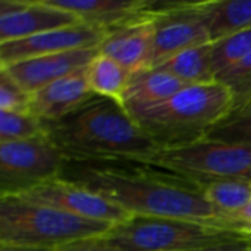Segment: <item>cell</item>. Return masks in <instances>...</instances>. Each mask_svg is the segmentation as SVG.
Wrapping results in <instances>:
<instances>
[{
    "instance_id": "cell-14",
    "label": "cell",
    "mask_w": 251,
    "mask_h": 251,
    "mask_svg": "<svg viewBox=\"0 0 251 251\" xmlns=\"http://www.w3.org/2000/svg\"><path fill=\"white\" fill-rule=\"evenodd\" d=\"M93 96L87 68H82L34 93L31 113L43 122L57 121L81 107Z\"/></svg>"
},
{
    "instance_id": "cell-4",
    "label": "cell",
    "mask_w": 251,
    "mask_h": 251,
    "mask_svg": "<svg viewBox=\"0 0 251 251\" xmlns=\"http://www.w3.org/2000/svg\"><path fill=\"white\" fill-rule=\"evenodd\" d=\"M112 226L18 197H0V244L57 249L104 235Z\"/></svg>"
},
{
    "instance_id": "cell-19",
    "label": "cell",
    "mask_w": 251,
    "mask_h": 251,
    "mask_svg": "<svg viewBox=\"0 0 251 251\" xmlns=\"http://www.w3.org/2000/svg\"><path fill=\"white\" fill-rule=\"evenodd\" d=\"M131 75L132 72L100 53L87 66V78L93 94L113 99L121 103L129 85Z\"/></svg>"
},
{
    "instance_id": "cell-7",
    "label": "cell",
    "mask_w": 251,
    "mask_h": 251,
    "mask_svg": "<svg viewBox=\"0 0 251 251\" xmlns=\"http://www.w3.org/2000/svg\"><path fill=\"white\" fill-rule=\"evenodd\" d=\"M68 157L46 137L0 143L1 196H13L59 178Z\"/></svg>"
},
{
    "instance_id": "cell-20",
    "label": "cell",
    "mask_w": 251,
    "mask_h": 251,
    "mask_svg": "<svg viewBox=\"0 0 251 251\" xmlns=\"http://www.w3.org/2000/svg\"><path fill=\"white\" fill-rule=\"evenodd\" d=\"M210 206L231 224L237 231L235 216L251 200V182L249 181H212L201 185ZM241 234V232H240Z\"/></svg>"
},
{
    "instance_id": "cell-2",
    "label": "cell",
    "mask_w": 251,
    "mask_h": 251,
    "mask_svg": "<svg viewBox=\"0 0 251 251\" xmlns=\"http://www.w3.org/2000/svg\"><path fill=\"white\" fill-rule=\"evenodd\" d=\"M47 138L68 159L146 160L160 147L118 100L93 96L69 115L43 122Z\"/></svg>"
},
{
    "instance_id": "cell-5",
    "label": "cell",
    "mask_w": 251,
    "mask_h": 251,
    "mask_svg": "<svg viewBox=\"0 0 251 251\" xmlns=\"http://www.w3.org/2000/svg\"><path fill=\"white\" fill-rule=\"evenodd\" d=\"M103 237L121 251H185L250 238L209 224L156 216H131Z\"/></svg>"
},
{
    "instance_id": "cell-13",
    "label": "cell",
    "mask_w": 251,
    "mask_h": 251,
    "mask_svg": "<svg viewBox=\"0 0 251 251\" xmlns=\"http://www.w3.org/2000/svg\"><path fill=\"white\" fill-rule=\"evenodd\" d=\"M51 6L76 15L82 22L97 25L106 32L134 22L150 19L157 1L147 0H46Z\"/></svg>"
},
{
    "instance_id": "cell-12",
    "label": "cell",
    "mask_w": 251,
    "mask_h": 251,
    "mask_svg": "<svg viewBox=\"0 0 251 251\" xmlns=\"http://www.w3.org/2000/svg\"><path fill=\"white\" fill-rule=\"evenodd\" d=\"M97 54L99 49L72 50L15 62L0 66V69L6 71L22 88L34 94L53 81L87 68Z\"/></svg>"
},
{
    "instance_id": "cell-11",
    "label": "cell",
    "mask_w": 251,
    "mask_h": 251,
    "mask_svg": "<svg viewBox=\"0 0 251 251\" xmlns=\"http://www.w3.org/2000/svg\"><path fill=\"white\" fill-rule=\"evenodd\" d=\"M82 22L76 15L46 0H1L0 43L28 38L41 32Z\"/></svg>"
},
{
    "instance_id": "cell-29",
    "label": "cell",
    "mask_w": 251,
    "mask_h": 251,
    "mask_svg": "<svg viewBox=\"0 0 251 251\" xmlns=\"http://www.w3.org/2000/svg\"><path fill=\"white\" fill-rule=\"evenodd\" d=\"M0 251H57L51 247H31V246H16V244H0Z\"/></svg>"
},
{
    "instance_id": "cell-27",
    "label": "cell",
    "mask_w": 251,
    "mask_h": 251,
    "mask_svg": "<svg viewBox=\"0 0 251 251\" xmlns=\"http://www.w3.org/2000/svg\"><path fill=\"white\" fill-rule=\"evenodd\" d=\"M251 249V238H244V240H237L231 243H224L206 249H194V250L185 251H250Z\"/></svg>"
},
{
    "instance_id": "cell-25",
    "label": "cell",
    "mask_w": 251,
    "mask_h": 251,
    "mask_svg": "<svg viewBox=\"0 0 251 251\" xmlns=\"http://www.w3.org/2000/svg\"><path fill=\"white\" fill-rule=\"evenodd\" d=\"M32 94L22 88L6 71L0 69V110L31 113Z\"/></svg>"
},
{
    "instance_id": "cell-10",
    "label": "cell",
    "mask_w": 251,
    "mask_h": 251,
    "mask_svg": "<svg viewBox=\"0 0 251 251\" xmlns=\"http://www.w3.org/2000/svg\"><path fill=\"white\" fill-rule=\"evenodd\" d=\"M106 31L97 25L79 22L72 26L41 32L28 38L0 43V66L15 62L82 49H99Z\"/></svg>"
},
{
    "instance_id": "cell-28",
    "label": "cell",
    "mask_w": 251,
    "mask_h": 251,
    "mask_svg": "<svg viewBox=\"0 0 251 251\" xmlns=\"http://www.w3.org/2000/svg\"><path fill=\"white\" fill-rule=\"evenodd\" d=\"M237 231L251 238V200L249 204L235 216Z\"/></svg>"
},
{
    "instance_id": "cell-30",
    "label": "cell",
    "mask_w": 251,
    "mask_h": 251,
    "mask_svg": "<svg viewBox=\"0 0 251 251\" xmlns=\"http://www.w3.org/2000/svg\"><path fill=\"white\" fill-rule=\"evenodd\" d=\"M243 112H251V103L249 104V106H246L243 110H240V112H235V113H243Z\"/></svg>"
},
{
    "instance_id": "cell-17",
    "label": "cell",
    "mask_w": 251,
    "mask_h": 251,
    "mask_svg": "<svg viewBox=\"0 0 251 251\" xmlns=\"http://www.w3.org/2000/svg\"><path fill=\"white\" fill-rule=\"evenodd\" d=\"M188 87L166 71L153 68L132 72L129 85L122 97V104L128 110L159 104L174 97Z\"/></svg>"
},
{
    "instance_id": "cell-18",
    "label": "cell",
    "mask_w": 251,
    "mask_h": 251,
    "mask_svg": "<svg viewBox=\"0 0 251 251\" xmlns=\"http://www.w3.org/2000/svg\"><path fill=\"white\" fill-rule=\"evenodd\" d=\"M156 68L169 72L187 85L210 84L216 81L212 68V43L184 50Z\"/></svg>"
},
{
    "instance_id": "cell-24",
    "label": "cell",
    "mask_w": 251,
    "mask_h": 251,
    "mask_svg": "<svg viewBox=\"0 0 251 251\" xmlns=\"http://www.w3.org/2000/svg\"><path fill=\"white\" fill-rule=\"evenodd\" d=\"M204 140L251 146V112L229 113L209 129Z\"/></svg>"
},
{
    "instance_id": "cell-26",
    "label": "cell",
    "mask_w": 251,
    "mask_h": 251,
    "mask_svg": "<svg viewBox=\"0 0 251 251\" xmlns=\"http://www.w3.org/2000/svg\"><path fill=\"white\" fill-rule=\"evenodd\" d=\"M57 251H121L115 247L112 243H109L103 235L85 238L79 241H74L69 244H65L62 247H57Z\"/></svg>"
},
{
    "instance_id": "cell-9",
    "label": "cell",
    "mask_w": 251,
    "mask_h": 251,
    "mask_svg": "<svg viewBox=\"0 0 251 251\" xmlns=\"http://www.w3.org/2000/svg\"><path fill=\"white\" fill-rule=\"evenodd\" d=\"M10 197H18L29 203L53 207L84 219L99 221L110 225L121 224L131 218L129 213L104 200L103 197L88 191L84 187L65 181L60 176L37 184Z\"/></svg>"
},
{
    "instance_id": "cell-3",
    "label": "cell",
    "mask_w": 251,
    "mask_h": 251,
    "mask_svg": "<svg viewBox=\"0 0 251 251\" xmlns=\"http://www.w3.org/2000/svg\"><path fill=\"white\" fill-rule=\"evenodd\" d=\"M128 112L160 149L179 147L204 140L232 112V96L215 81L188 85L166 101Z\"/></svg>"
},
{
    "instance_id": "cell-15",
    "label": "cell",
    "mask_w": 251,
    "mask_h": 251,
    "mask_svg": "<svg viewBox=\"0 0 251 251\" xmlns=\"http://www.w3.org/2000/svg\"><path fill=\"white\" fill-rule=\"evenodd\" d=\"M154 16L107 31L99 53L113 59L129 72L147 69L154 38Z\"/></svg>"
},
{
    "instance_id": "cell-23",
    "label": "cell",
    "mask_w": 251,
    "mask_h": 251,
    "mask_svg": "<svg viewBox=\"0 0 251 251\" xmlns=\"http://www.w3.org/2000/svg\"><path fill=\"white\" fill-rule=\"evenodd\" d=\"M216 82L228 88L232 96V112H240L251 103V51L234 68L216 76Z\"/></svg>"
},
{
    "instance_id": "cell-31",
    "label": "cell",
    "mask_w": 251,
    "mask_h": 251,
    "mask_svg": "<svg viewBox=\"0 0 251 251\" xmlns=\"http://www.w3.org/2000/svg\"><path fill=\"white\" fill-rule=\"evenodd\" d=\"M250 251H251V249H250Z\"/></svg>"
},
{
    "instance_id": "cell-21",
    "label": "cell",
    "mask_w": 251,
    "mask_h": 251,
    "mask_svg": "<svg viewBox=\"0 0 251 251\" xmlns=\"http://www.w3.org/2000/svg\"><path fill=\"white\" fill-rule=\"evenodd\" d=\"M251 51V29L212 43V68L216 76L240 63Z\"/></svg>"
},
{
    "instance_id": "cell-8",
    "label": "cell",
    "mask_w": 251,
    "mask_h": 251,
    "mask_svg": "<svg viewBox=\"0 0 251 251\" xmlns=\"http://www.w3.org/2000/svg\"><path fill=\"white\" fill-rule=\"evenodd\" d=\"M212 43L204 22L196 13L193 1L156 3L154 38L149 68H156L175 54Z\"/></svg>"
},
{
    "instance_id": "cell-1",
    "label": "cell",
    "mask_w": 251,
    "mask_h": 251,
    "mask_svg": "<svg viewBox=\"0 0 251 251\" xmlns=\"http://www.w3.org/2000/svg\"><path fill=\"white\" fill-rule=\"evenodd\" d=\"M60 178L87 188L131 216L184 219L234 231L206 200L201 184L146 160L68 159Z\"/></svg>"
},
{
    "instance_id": "cell-16",
    "label": "cell",
    "mask_w": 251,
    "mask_h": 251,
    "mask_svg": "<svg viewBox=\"0 0 251 251\" xmlns=\"http://www.w3.org/2000/svg\"><path fill=\"white\" fill-rule=\"evenodd\" d=\"M193 7L204 22L212 43L251 29V0L193 1Z\"/></svg>"
},
{
    "instance_id": "cell-6",
    "label": "cell",
    "mask_w": 251,
    "mask_h": 251,
    "mask_svg": "<svg viewBox=\"0 0 251 251\" xmlns=\"http://www.w3.org/2000/svg\"><path fill=\"white\" fill-rule=\"evenodd\" d=\"M146 162L168 168L199 184L212 181L251 182V146L200 140L160 149Z\"/></svg>"
},
{
    "instance_id": "cell-22",
    "label": "cell",
    "mask_w": 251,
    "mask_h": 251,
    "mask_svg": "<svg viewBox=\"0 0 251 251\" xmlns=\"http://www.w3.org/2000/svg\"><path fill=\"white\" fill-rule=\"evenodd\" d=\"M46 137L43 121L32 113L0 110V143L26 141Z\"/></svg>"
}]
</instances>
